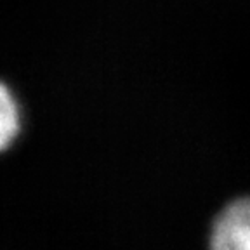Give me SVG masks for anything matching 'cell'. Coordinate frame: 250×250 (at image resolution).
Segmentation results:
<instances>
[{
    "label": "cell",
    "instance_id": "obj_2",
    "mask_svg": "<svg viewBox=\"0 0 250 250\" xmlns=\"http://www.w3.org/2000/svg\"><path fill=\"white\" fill-rule=\"evenodd\" d=\"M21 130V109L18 99L9 90V87L2 85L0 92V146L7 149L20 136Z\"/></svg>",
    "mask_w": 250,
    "mask_h": 250
},
{
    "label": "cell",
    "instance_id": "obj_1",
    "mask_svg": "<svg viewBox=\"0 0 250 250\" xmlns=\"http://www.w3.org/2000/svg\"><path fill=\"white\" fill-rule=\"evenodd\" d=\"M210 250H250V196L229 202L214 219Z\"/></svg>",
    "mask_w": 250,
    "mask_h": 250
}]
</instances>
